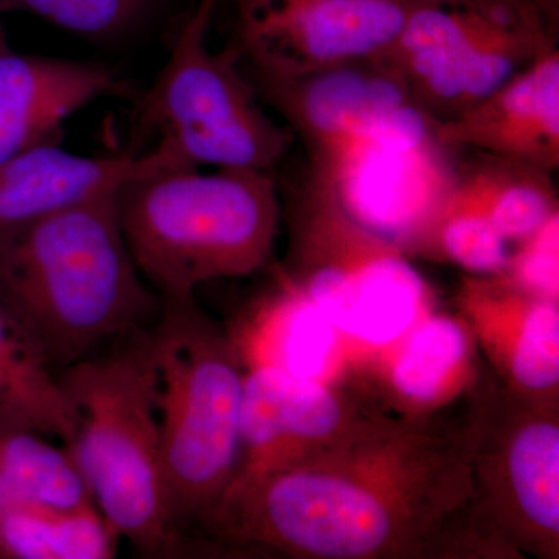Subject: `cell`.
Wrapping results in <instances>:
<instances>
[{
    "label": "cell",
    "instance_id": "cell-1",
    "mask_svg": "<svg viewBox=\"0 0 559 559\" xmlns=\"http://www.w3.org/2000/svg\"><path fill=\"white\" fill-rule=\"evenodd\" d=\"M223 550L294 559L500 558L480 527L462 429L377 411L231 487L200 525Z\"/></svg>",
    "mask_w": 559,
    "mask_h": 559
},
{
    "label": "cell",
    "instance_id": "cell-2",
    "mask_svg": "<svg viewBox=\"0 0 559 559\" xmlns=\"http://www.w3.org/2000/svg\"><path fill=\"white\" fill-rule=\"evenodd\" d=\"M121 231L117 193L0 226V304L55 370L142 330L156 310Z\"/></svg>",
    "mask_w": 559,
    "mask_h": 559
},
{
    "label": "cell",
    "instance_id": "cell-3",
    "mask_svg": "<svg viewBox=\"0 0 559 559\" xmlns=\"http://www.w3.org/2000/svg\"><path fill=\"white\" fill-rule=\"evenodd\" d=\"M117 210L132 260L162 300L191 299L204 283L260 271L280 223L266 171L165 168L121 187Z\"/></svg>",
    "mask_w": 559,
    "mask_h": 559
},
{
    "label": "cell",
    "instance_id": "cell-4",
    "mask_svg": "<svg viewBox=\"0 0 559 559\" xmlns=\"http://www.w3.org/2000/svg\"><path fill=\"white\" fill-rule=\"evenodd\" d=\"M60 380L75 412L68 450L102 516L140 554L179 555L186 540L162 469L146 333L140 330L106 355L72 364Z\"/></svg>",
    "mask_w": 559,
    "mask_h": 559
},
{
    "label": "cell",
    "instance_id": "cell-5",
    "mask_svg": "<svg viewBox=\"0 0 559 559\" xmlns=\"http://www.w3.org/2000/svg\"><path fill=\"white\" fill-rule=\"evenodd\" d=\"M146 337L168 499L180 528L200 527L240 460V352L194 297L162 300L160 319Z\"/></svg>",
    "mask_w": 559,
    "mask_h": 559
},
{
    "label": "cell",
    "instance_id": "cell-6",
    "mask_svg": "<svg viewBox=\"0 0 559 559\" xmlns=\"http://www.w3.org/2000/svg\"><path fill=\"white\" fill-rule=\"evenodd\" d=\"M558 13L543 0H411L399 38L378 60L433 120L454 119L550 47Z\"/></svg>",
    "mask_w": 559,
    "mask_h": 559
},
{
    "label": "cell",
    "instance_id": "cell-7",
    "mask_svg": "<svg viewBox=\"0 0 559 559\" xmlns=\"http://www.w3.org/2000/svg\"><path fill=\"white\" fill-rule=\"evenodd\" d=\"M462 436L480 527L500 558L559 557L558 400L477 378Z\"/></svg>",
    "mask_w": 559,
    "mask_h": 559
},
{
    "label": "cell",
    "instance_id": "cell-8",
    "mask_svg": "<svg viewBox=\"0 0 559 559\" xmlns=\"http://www.w3.org/2000/svg\"><path fill=\"white\" fill-rule=\"evenodd\" d=\"M209 21L191 13L140 102V120L190 167L270 173L290 134L266 116L238 68L237 51L207 46Z\"/></svg>",
    "mask_w": 559,
    "mask_h": 559
},
{
    "label": "cell",
    "instance_id": "cell-9",
    "mask_svg": "<svg viewBox=\"0 0 559 559\" xmlns=\"http://www.w3.org/2000/svg\"><path fill=\"white\" fill-rule=\"evenodd\" d=\"M451 154L433 134L428 114L407 102L308 176L333 191L349 218L407 255L450 193Z\"/></svg>",
    "mask_w": 559,
    "mask_h": 559
},
{
    "label": "cell",
    "instance_id": "cell-10",
    "mask_svg": "<svg viewBox=\"0 0 559 559\" xmlns=\"http://www.w3.org/2000/svg\"><path fill=\"white\" fill-rule=\"evenodd\" d=\"M411 0H234L238 57L299 76L373 60L399 38Z\"/></svg>",
    "mask_w": 559,
    "mask_h": 559
},
{
    "label": "cell",
    "instance_id": "cell-11",
    "mask_svg": "<svg viewBox=\"0 0 559 559\" xmlns=\"http://www.w3.org/2000/svg\"><path fill=\"white\" fill-rule=\"evenodd\" d=\"M374 412L326 382L275 364L253 367L245 377L240 460L229 489L329 447Z\"/></svg>",
    "mask_w": 559,
    "mask_h": 559
},
{
    "label": "cell",
    "instance_id": "cell-12",
    "mask_svg": "<svg viewBox=\"0 0 559 559\" xmlns=\"http://www.w3.org/2000/svg\"><path fill=\"white\" fill-rule=\"evenodd\" d=\"M253 87L305 143L310 170L389 110L412 100L403 80L381 60H364L299 76L252 72Z\"/></svg>",
    "mask_w": 559,
    "mask_h": 559
},
{
    "label": "cell",
    "instance_id": "cell-13",
    "mask_svg": "<svg viewBox=\"0 0 559 559\" xmlns=\"http://www.w3.org/2000/svg\"><path fill=\"white\" fill-rule=\"evenodd\" d=\"M457 307L503 384L532 399L558 400V300L530 294L500 275H468Z\"/></svg>",
    "mask_w": 559,
    "mask_h": 559
},
{
    "label": "cell",
    "instance_id": "cell-14",
    "mask_svg": "<svg viewBox=\"0 0 559 559\" xmlns=\"http://www.w3.org/2000/svg\"><path fill=\"white\" fill-rule=\"evenodd\" d=\"M452 153H484L549 173L559 167V50L550 47L454 119L433 120Z\"/></svg>",
    "mask_w": 559,
    "mask_h": 559
},
{
    "label": "cell",
    "instance_id": "cell-15",
    "mask_svg": "<svg viewBox=\"0 0 559 559\" xmlns=\"http://www.w3.org/2000/svg\"><path fill=\"white\" fill-rule=\"evenodd\" d=\"M190 167L168 143L150 153L80 156L46 142L0 162V226L25 223L106 194L165 168Z\"/></svg>",
    "mask_w": 559,
    "mask_h": 559
},
{
    "label": "cell",
    "instance_id": "cell-16",
    "mask_svg": "<svg viewBox=\"0 0 559 559\" xmlns=\"http://www.w3.org/2000/svg\"><path fill=\"white\" fill-rule=\"evenodd\" d=\"M130 83L102 62L0 50V162L46 142L102 98L127 97Z\"/></svg>",
    "mask_w": 559,
    "mask_h": 559
},
{
    "label": "cell",
    "instance_id": "cell-17",
    "mask_svg": "<svg viewBox=\"0 0 559 559\" xmlns=\"http://www.w3.org/2000/svg\"><path fill=\"white\" fill-rule=\"evenodd\" d=\"M400 341L388 378L401 415H433L479 378L473 370L476 340L462 316L430 314Z\"/></svg>",
    "mask_w": 559,
    "mask_h": 559
},
{
    "label": "cell",
    "instance_id": "cell-18",
    "mask_svg": "<svg viewBox=\"0 0 559 559\" xmlns=\"http://www.w3.org/2000/svg\"><path fill=\"white\" fill-rule=\"evenodd\" d=\"M347 274L336 330L349 340L388 347L403 340L426 311L428 286L392 242H378Z\"/></svg>",
    "mask_w": 559,
    "mask_h": 559
},
{
    "label": "cell",
    "instance_id": "cell-19",
    "mask_svg": "<svg viewBox=\"0 0 559 559\" xmlns=\"http://www.w3.org/2000/svg\"><path fill=\"white\" fill-rule=\"evenodd\" d=\"M0 411L66 448L75 436V412L60 373L31 330L0 304Z\"/></svg>",
    "mask_w": 559,
    "mask_h": 559
},
{
    "label": "cell",
    "instance_id": "cell-20",
    "mask_svg": "<svg viewBox=\"0 0 559 559\" xmlns=\"http://www.w3.org/2000/svg\"><path fill=\"white\" fill-rule=\"evenodd\" d=\"M119 543L95 506L58 509L0 488V559H109Z\"/></svg>",
    "mask_w": 559,
    "mask_h": 559
},
{
    "label": "cell",
    "instance_id": "cell-21",
    "mask_svg": "<svg viewBox=\"0 0 559 559\" xmlns=\"http://www.w3.org/2000/svg\"><path fill=\"white\" fill-rule=\"evenodd\" d=\"M455 165V182L509 242H524L558 213L554 173L491 154Z\"/></svg>",
    "mask_w": 559,
    "mask_h": 559
},
{
    "label": "cell",
    "instance_id": "cell-22",
    "mask_svg": "<svg viewBox=\"0 0 559 559\" xmlns=\"http://www.w3.org/2000/svg\"><path fill=\"white\" fill-rule=\"evenodd\" d=\"M0 488L58 509L95 506L68 448L2 411Z\"/></svg>",
    "mask_w": 559,
    "mask_h": 559
},
{
    "label": "cell",
    "instance_id": "cell-23",
    "mask_svg": "<svg viewBox=\"0 0 559 559\" xmlns=\"http://www.w3.org/2000/svg\"><path fill=\"white\" fill-rule=\"evenodd\" d=\"M509 245L454 176L450 193L411 253L450 261L469 275L491 277L509 267Z\"/></svg>",
    "mask_w": 559,
    "mask_h": 559
},
{
    "label": "cell",
    "instance_id": "cell-24",
    "mask_svg": "<svg viewBox=\"0 0 559 559\" xmlns=\"http://www.w3.org/2000/svg\"><path fill=\"white\" fill-rule=\"evenodd\" d=\"M159 0H0V11H22L81 38H120L153 11Z\"/></svg>",
    "mask_w": 559,
    "mask_h": 559
},
{
    "label": "cell",
    "instance_id": "cell-25",
    "mask_svg": "<svg viewBox=\"0 0 559 559\" xmlns=\"http://www.w3.org/2000/svg\"><path fill=\"white\" fill-rule=\"evenodd\" d=\"M283 342L282 369L322 381L336 349L337 331L322 311L294 288ZM277 366V364H275Z\"/></svg>",
    "mask_w": 559,
    "mask_h": 559
},
{
    "label": "cell",
    "instance_id": "cell-26",
    "mask_svg": "<svg viewBox=\"0 0 559 559\" xmlns=\"http://www.w3.org/2000/svg\"><path fill=\"white\" fill-rule=\"evenodd\" d=\"M559 213L511 253L509 267L500 277L535 296L558 300Z\"/></svg>",
    "mask_w": 559,
    "mask_h": 559
},
{
    "label": "cell",
    "instance_id": "cell-27",
    "mask_svg": "<svg viewBox=\"0 0 559 559\" xmlns=\"http://www.w3.org/2000/svg\"><path fill=\"white\" fill-rule=\"evenodd\" d=\"M216 3H218V0H200V3H198L197 9H194V13L198 14V16L204 17V20H209L212 17L213 10H215Z\"/></svg>",
    "mask_w": 559,
    "mask_h": 559
},
{
    "label": "cell",
    "instance_id": "cell-28",
    "mask_svg": "<svg viewBox=\"0 0 559 559\" xmlns=\"http://www.w3.org/2000/svg\"><path fill=\"white\" fill-rule=\"evenodd\" d=\"M2 16L3 13L0 11V50L7 49V47H9V43H7L5 28H3Z\"/></svg>",
    "mask_w": 559,
    "mask_h": 559
},
{
    "label": "cell",
    "instance_id": "cell-29",
    "mask_svg": "<svg viewBox=\"0 0 559 559\" xmlns=\"http://www.w3.org/2000/svg\"><path fill=\"white\" fill-rule=\"evenodd\" d=\"M550 10L557 11L558 13V0H543Z\"/></svg>",
    "mask_w": 559,
    "mask_h": 559
}]
</instances>
